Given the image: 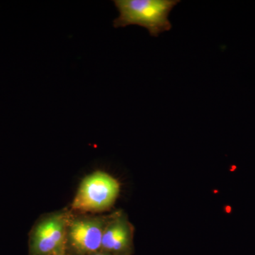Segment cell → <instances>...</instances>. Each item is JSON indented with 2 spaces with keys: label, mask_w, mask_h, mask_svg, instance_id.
Returning <instances> with one entry per match:
<instances>
[{
  "label": "cell",
  "mask_w": 255,
  "mask_h": 255,
  "mask_svg": "<svg viewBox=\"0 0 255 255\" xmlns=\"http://www.w3.org/2000/svg\"><path fill=\"white\" fill-rule=\"evenodd\" d=\"M179 2V0H114L119 16L114 19V27L137 25L145 28L150 36L157 37L172 28L169 14Z\"/></svg>",
  "instance_id": "6da1fadb"
},
{
  "label": "cell",
  "mask_w": 255,
  "mask_h": 255,
  "mask_svg": "<svg viewBox=\"0 0 255 255\" xmlns=\"http://www.w3.org/2000/svg\"><path fill=\"white\" fill-rule=\"evenodd\" d=\"M120 188V183L111 174L95 171L82 179L69 209L76 214L105 212L115 204Z\"/></svg>",
  "instance_id": "7a4b0ae2"
},
{
  "label": "cell",
  "mask_w": 255,
  "mask_h": 255,
  "mask_svg": "<svg viewBox=\"0 0 255 255\" xmlns=\"http://www.w3.org/2000/svg\"><path fill=\"white\" fill-rule=\"evenodd\" d=\"M70 214L66 208L37 220L28 234V255H68L66 231Z\"/></svg>",
  "instance_id": "3957f363"
},
{
  "label": "cell",
  "mask_w": 255,
  "mask_h": 255,
  "mask_svg": "<svg viewBox=\"0 0 255 255\" xmlns=\"http://www.w3.org/2000/svg\"><path fill=\"white\" fill-rule=\"evenodd\" d=\"M111 214H76L71 211L66 231L68 255H90L101 251Z\"/></svg>",
  "instance_id": "277c9868"
},
{
  "label": "cell",
  "mask_w": 255,
  "mask_h": 255,
  "mask_svg": "<svg viewBox=\"0 0 255 255\" xmlns=\"http://www.w3.org/2000/svg\"><path fill=\"white\" fill-rule=\"evenodd\" d=\"M135 228L122 210L111 214L102 237L101 251L114 255H132Z\"/></svg>",
  "instance_id": "5b68a950"
},
{
  "label": "cell",
  "mask_w": 255,
  "mask_h": 255,
  "mask_svg": "<svg viewBox=\"0 0 255 255\" xmlns=\"http://www.w3.org/2000/svg\"><path fill=\"white\" fill-rule=\"evenodd\" d=\"M90 255H114L110 254V253H106V252L100 251L97 252V253H93V254Z\"/></svg>",
  "instance_id": "8992f818"
}]
</instances>
